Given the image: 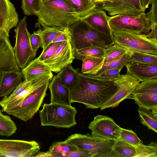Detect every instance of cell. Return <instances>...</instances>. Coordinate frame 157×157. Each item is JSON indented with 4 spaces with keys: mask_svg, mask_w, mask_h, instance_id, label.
Here are the masks:
<instances>
[{
    "mask_svg": "<svg viewBox=\"0 0 157 157\" xmlns=\"http://www.w3.org/2000/svg\"><path fill=\"white\" fill-rule=\"evenodd\" d=\"M113 81L100 80L80 73L70 91L71 103L84 104L86 108H100L117 91Z\"/></svg>",
    "mask_w": 157,
    "mask_h": 157,
    "instance_id": "1",
    "label": "cell"
},
{
    "mask_svg": "<svg viewBox=\"0 0 157 157\" xmlns=\"http://www.w3.org/2000/svg\"><path fill=\"white\" fill-rule=\"evenodd\" d=\"M38 23L44 26L69 28L81 19L68 0H45L41 1L40 10L36 15Z\"/></svg>",
    "mask_w": 157,
    "mask_h": 157,
    "instance_id": "2",
    "label": "cell"
},
{
    "mask_svg": "<svg viewBox=\"0 0 157 157\" xmlns=\"http://www.w3.org/2000/svg\"><path fill=\"white\" fill-rule=\"evenodd\" d=\"M69 29L72 51L91 47L105 49L115 43L111 36L96 30L83 19L78 21Z\"/></svg>",
    "mask_w": 157,
    "mask_h": 157,
    "instance_id": "3",
    "label": "cell"
},
{
    "mask_svg": "<svg viewBox=\"0 0 157 157\" xmlns=\"http://www.w3.org/2000/svg\"><path fill=\"white\" fill-rule=\"evenodd\" d=\"M75 107L57 103H44L39 112L41 125L69 128L76 125Z\"/></svg>",
    "mask_w": 157,
    "mask_h": 157,
    "instance_id": "4",
    "label": "cell"
},
{
    "mask_svg": "<svg viewBox=\"0 0 157 157\" xmlns=\"http://www.w3.org/2000/svg\"><path fill=\"white\" fill-rule=\"evenodd\" d=\"M114 42L128 51L157 56V42L147 38L145 34L110 29Z\"/></svg>",
    "mask_w": 157,
    "mask_h": 157,
    "instance_id": "5",
    "label": "cell"
},
{
    "mask_svg": "<svg viewBox=\"0 0 157 157\" xmlns=\"http://www.w3.org/2000/svg\"><path fill=\"white\" fill-rule=\"evenodd\" d=\"M80 150L91 153L92 157H110L115 141L98 137L89 134L75 133L65 141Z\"/></svg>",
    "mask_w": 157,
    "mask_h": 157,
    "instance_id": "6",
    "label": "cell"
},
{
    "mask_svg": "<svg viewBox=\"0 0 157 157\" xmlns=\"http://www.w3.org/2000/svg\"><path fill=\"white\" fill-rule=\"evenodd\" d=\"M14 31L16 43L13 47L14 53L17 66L20 69H22L33 59L36 54L30 45V33L27 28L26 16L18 22Z\"/></svg>",
    "mask_w": 157,
    "mask_h": 157,
    "instance_id": "7",
    "label": "cell"
},
{
    "mask_svg": "<svg viewBox=\"0 0 157 157\" xmlns=\"http://www.w3.org/2000/svg\"><path fill=\"white\" fill-rule=\"evenodd\" d=\"M50 83L40 87L28 95L21 103L5 112L24 121L31 119L41 105Z\"/></svg>",
    "mask_w": 157,
    "mask_h": 157,
    "instance_id": "8",
    "label": "cell"
},
{
    "mask_svg": "<svg viewBox=\"0 0 157 157\" xmlns=\"http://www.w3.org/2000/svg\"><path fill=\"white\" fill-rule=\"evenodd\" d=\"M111 29L120 30L146 35L151 29V24L144 13L137 16L117 15L108 17Z\"/></svg>",
    "mask_w": 157,
    "mask_h": 157,
    "instance_id": "9",
    "label": "cell"
},
{
    "mask_svg": "<svg viewBox=\"0 0 157 157\" xmlns=\"http://www.w3.org/2000/svg\"><path fill=\"white\" fill-rule=\"evenodd\" d=\"M40 149L35 141L0 139V157H36Z\"/></svg>",
    "mask_w": 157,
    "mask_h": 157,
    "instance_id": "10",
    "label": "cell"
},
{
    "mask_svg": "<svg viewBox=\"0 0 157 157\" xmlns=\"http://www.w3.org/2000/svg\"><path fill=\"white\" fill-rule=\"evenodd\" d=\"M117 90L116 92L100 108L101 110L118 106L124 100L131 99L132 95L140 82L136 77L127 73L120 75L113 81Z\"/></svg>",
    "mask_w": 157,
    "mask_h": 157,
    "instance_id": "11",
    "label": "cell"
},
{
    "mask_svg": "<svg viewBox=\"0 0 157 157\" xmlns=\"http://www.w3.org/2000/svg\"><path fill=\"white\" fill-rule=\"evenodd\" d=\"M91 135L105 139L115 141L119 139L121 128L109 117L98 115L89 124Z\"/></svg>",
    "mask_w": 157,
    "mask_h": 157,
    "instance_id": "12",
    "label": "cell"
},
{
    "mask_svg": "<svg viewBox=\"0 0 157 157\" xmlns=\"http://www.w3.org/2000/svg\"><path fill=\"white\" fill-rule=\"evenodd\" d=\"M109 15H126L137 16L145 13L140 0H107L100 6Z\"/></svg>",
    "mask_w": 157,
    "mask_h": 157,
    "instance_id": "13",
    "label": "cell"
},
{
    "mask_svg": "<svg viewBox=\"0 0 157 157\" xmlns=\"http://www.w3.org/2000/svg\"><path fill=\"white\" fill-rule=\"evenodd\" d=\"M75 59L71 40L64 41L51 57L43 62L48 66L52 72L58 73L64 67L71 64Z\"/></svg>",
    "mask_w": 157,
    "mask_h": 157,
    "instance_id": "14",
    "label": "cell"
},
{
    "mask_svg": "<svg viewBox=\"0 0 157 157\" xmlns=\"http://www.w3.org/2000/svg\"><path fill=\"white\" fill-rule=\"evenodd\" d=\"M9 36L5 31L0 30V71L21 72L17 66Z\"/></svg>",
    "mask_w": 157,
    "mask_h": 157,
    "instance_id": "15",
    "label": "cell"
},
{
    "mask_svg": "<svg viewBox=\"0 0 157 157\" xmlns=\"http://www.w3.org/2000/svg\"><path fill=\"white\" fill-rule=\"evenodd\" d=\"M18 22V15L13 4L10 0H0V30L9 35L10 30Z\"/></svg>",
    "mask_w": 157,
    "mask_h": 157,
    "instance_id": "16",
    "label": "cell"
},
{
    "mask_svg": "<svg viewBox=\"0 0 157 157\" xmlns=\"http://www.w3.org/2000/svg\"><path fill=\"white\" fill-rule=\"evenodd\" d=\"M53 75L52 72L43 75L33 80L32 84L18 95L10 101L0 103L2 111L7 110L21 103L29 94L48 82H50Z\"/></svg>",
    "mask_w": 157,
    "mask_h": 157,
    "instance_id": "17",
    "label": "cell"
},
{
    "mask_svg": "<svg viewBox=\"0 0 157 157\" xmlns=\"http://www.w3.org/2000/svg\"><path fill=\"white\" fill-rule=\"evenodd\" d=\"M108 17L105 10L100 6H97L89 15L83 20L96 30L106 35L111 36Z\"/></svg>",
    "mask_w": 157,
    "mask_h": 157,
    "instance_id": "18",
    "label": "cell"
},
{
    "mask_svg": "<svg viewBox=\"0 0 157 157\" xmlns=\"http://www.w3.org/2000/svg\"><path fill=\"white\" fill-rule=\"evenodd\" d=\"M21 72L2 71L0 77V98L10 95L22 82Z\"/></svg>",
    "mask_w": 157,
    "mask_h": 157,
    "instance_id": "19",
    "label": "cell"
},
{
    "mask_svg": "<svg viewBox=\"0 0 157 157\" xmlns=\"http://www.w3.org/2000/svg\"><path fill=\"white\" fill-rule=\"evenodd\" d=\"M51 94V103L71 105L70 90L54 76L48 86Z\"/></svg>",
    "mask_w": 157,
    "mask_h": 157,
    "instance_id": "20",
    "label": "cell"
},
{
    "mask_svg": "<svg viewBox=\"0 0 157 157\" xmlns=\"http://www.w3.org/2000/svg\"><path fill=\"white\" fill-rule=\"evenodd\" d=\"M125 66L127 72L140 82L157 78V66L128 62Z\"/></svg>",
    "mask_w": 157,
    "mask_h": 157,
    "instance_id": "21",
    "label": "cell"
},
{
    "mask_svg": "<svg viewBox=\"0 0 157 157\" xmlns=\"http://www.w3.org/2000/svg\"><path fill=\"white\" fill-rule=\"evenodd\" d=\"M24 81L30 82L45 74L52 72L48 66L37 58L31 61L25 68L21 69Z\"/></svg>",
    "mask_w": 157,
    "mask_h": 157,
    "instance_id": "22",
    "label": "cell"
},
{
    "mask_svg": "<svg viewBox=\"0 0 157 157\" xmlns=\"http://www.w3.org/2000/svg\"><path fill=\"white\" fill-rule=\"evenodd\" d=\"M36 26L38 27L39 29L35 32L39 34L40 36L43 48L42 51L44 50L58 36L62 33L65 28L59 27H50L42 25L37 23Z\"/></svg>",
    "mask_w": 157,
    "mask_h": 157,
    "instance_id": "23",
    "label": "cell"
},
{
    "mask_svg": "<svg viewBox=\"0 0 157 157\" xmlns=\"http://www.w3.org/2000/svg\"><path fill=\"white\" fill-rule=\"evenodd\" d=\"M80 73L71 64L62 68L56 75L61 83L70 91L74 87Z\"/></svg>",
    "mask_w": 157,
    "mask_h": 157,
    "instance_id": "24",
    "label": "cell"
},
{
    "mask_svg": "<svg viewBox=\"0 0 157 157\" xmlns=\"http://www.w3.org/2000/svg\"><path fill=\"white\" fill-rule=\"evenodd\" d=\"M140 123L155 132H157V108L147 109L141 107L138 109Z\"/></svg>",
    "mask_w": 157,
    "mask_h": 157,
    "instance_id": "25",
    "label": "cell"
},
{
    "mask_svg": "<svg viewBox=\"0 0 157 157\" xmlns=\"http://www.w3.org/2000/svg\"><path fill=\"white\" fill-rule=\"evenodd\" d=\"M136 147L118 139L115 141L110 157H135Z\"/></svg>",
    "mask_w": 157,
    "mask_h": 157,
    "instance_id": "26",
    "label": "cell"
},
{
    "mask_svg": "<svg viewBox=\"0 0 157 157\" xmlns=\"http://www.w3.org/2000/svg\"><path fill=\"white\" fill-rule=\"evenodd\" d=\"M105 57H86L82 60V63L81 72L84 74L93 75L97 74L103 67Z\"/></svg>",
    "mask_w": 157,
    "mask_h": 157,
    "instance_id": "27",
    "label": "cell"
},
{
    "mask_svg": "<svg viewBox=\"0 0 157 157\" xmlns=\"http://www.w3.org/2000/svg\"><path fill=\"white\" fill-rule=\"evenodd\" d=\"M74 6L78 17L83 19L89 15L97 6L91 0H68Z\"/></svg>",
    "mask_w": 157,
    "mask_h": 157,
    "instance_id": "28",
    "label": "cell"
},
{
    "mask_svg": "<svg viewBox=\"0 0 157 157\" xmlns=\"http://www.w3.org/2000/svg\"><path fill=\"white\" fill-rule=\"evenodd\" d=\"M17 128L10 117L4 114L0 110V135L10 136L14 134Z\"/></svg>",
    "mask_w": 157,
    "mask_h": 157,
    "instance_id": "29",
    "label": "cell"
},
{
    "mask_svg": "<svg viewBox=\"0 0 157 157\" xmlns=\"http://www.w3.org/2000/svg\"><path fill=\"white\" fill-rule=\"evenodd\" d=\"M130 51L128 62L157 66V56L135 51Z\"/></svg>",
    "mask_w": 157,
    "mask_h": 157,
    "instance_id": "30",
    "label": "cell"
},
{
    "mask_svg": "<svg viewBox=\"0 0 157 157\" xmlns=\"http://www.w3.org/2000/svg\"><path fill=\"white\" fill-rule=\"evenodd\" d=\"M72 51L75 59L81 60L86 57H104L105 54V49L97 47L86 48Z\"/></svg>",
    "mask_w": 157,
    "mask_h": 157,
    "instance_id": "31",
    "label": "cell"
},
{
    "mask_svg": "<svg viewBox=\"0 0 157 157\" xmlns=\"http://www.w3.org/2000/svg\"><path fill=\"white\" fill-rule=\"evenodd\" d=\"M79 150L75 146L68 144L65 141L54 142L50 146L48 151L51 157L56 154L69 152Z\"/></svg>",
    "mask_w": 157,
    "mask_h": 157,
    "instance_id": "32",
    "label": "cell"
},
{
    "mask_svg": "<svg viewBox=\"0 0 157 157\" xmlns=\"http://www.w3.org/2000/svg\"><path fill=\"white\" fill-rule=\"evenodd\" d=\"M129 52V51L115 43L105 49L104 63L117 59Z\"/></svg>",
    "mask_w": 157,
    "mask_h": 157,
    "instance_id": "33",
    "label": "cell"
},
{
    "mask_svg": "<svg viewBox=\"0 0 157 157\" xmlns=\"http://www.w3.org/2000/svg\"><path fill=\"white\" fill-rule=\"evenodd\" d=\"M136 155L135 157H157V144L151 142L147 145L143 144L136 147Z\"/></svg>",
    "mask_w": 157,
    "mask_h": 157,
    "instance_id": "34",
    "label": "cell"
},
{
    "mask_svg": "<svg viewBox=\"0 0 157 157\" xmlns=\"http://www.w3.org/2000/svg\"><path fill=\"white\" fill-rule=\"evenodd\" d=\"M129 52L121 57L111 61L104 63L101 69L98 72L113 69L121 70L128 62L130 58Z\"/></svg>",
    "mask_w": 157,
    "mask_h": 157,
    "instance_id": "35",
    "label": "cell"
},
{
    "mask_svg": "<svg viewBox=\"0 0 157 157\" xmlns=\"http://www.w3.org/2000/svg\"><path fill=\"white\" fill-rule=\"evenodd\" d=\"M144 92L157 95V78L142 81L136 88L133 93Z\"/></svg>",
    "mask_w": 157,
    "mask_h": 157,
    "instance_id": "36",
    "label": "cell"
},
{
    "mask_svg": "<svg viewBox=\"0 0 157 157\" xmlns=\"http://www.w3.org/2000/svg\"><path fill=\"white\" fill-rule=\"evenodd\" d=\"M41 6V0H22L21 8L24 14L27 16L36 15Z\"/></svg>",
    "mask_w": 157,
    "mask_h": 157,
    "instance_id": "37",
    "label": "cell"
},
{
    "mask_svg": "<svg viewBox=\"0 0 157 157\" xmlns=\"http://www.w3.org/2000/svg\"><path fill=\"white\" fill-rule=\"evenodd\" d=\"M119 139L135 147L143 144L136 134L133 131L122 128Z\"/></svg>",
    "mask_w": 157,
    "mask_h": 157,
    "instance_id": "38",
    "label": "cell"
},
{
    "mask_svg": "<svg viewBox=\"0 0 157 157\" xmlns=\"http://www.w3.org/2000/svg\"><path fill=\"white\" fill-rule=\"evenodd\" d=\"M121 71L118 69H110L91 75L93 78L100 80L113 81L119 77Z\"/></svg>",
    "mask_w": 157,
    "mask_h": 157,
    "instance_id": "39",
    "label": "cell"
},
{
    "mask_svg": "<svg viewBox=\"0 0 157 157\" xmlns=\"http://www.w3.org/2000/svg\"><path fill=\"white\" fill-rule=\"evenodd\" d=\"M63 41L51 43L44 51H42L40 56L37 58L40 61H43L51 57L58 47L63 43Z\"/></svg>",
    "mask_w": 157,
    "mask_h": 157,
    "instance_id": "40",
    "label": "cell"
},
{
    "mask_svg": "<svg viewBox=\"0 0 157 157\" xmlns=\"http://www.w3.org/2000/svg\"><path fill=\"white\" fill-rule=\"evenodd\" d=\"M53 157H92L91 153L85 150H79L69 152L62 153L55 155Z\"/></svg>",
    "mask_w": 157,
    "mask_h": 157,
    "instance_id": "41",
    "label": "cell"
},
{
    "mask_svg": "<svg viewBox=\"0 0 157 157\" xmlns=\"http://www.w3.org/2000/svg\"><path fill=\"white\" fill-rule=\"evenodd\" d=\"M151 4L150 10L145 14L151 25L157 22V0H152Z\"/></svg>",
    "mask_w": 157,
    "mask_h": 157,
    "instance_id": "42",
    "label": "cell"
},
{
    "mask_svg": "<svg viewBox=\"0 0 157 157\" xmlns=\"http://www.w3.org/2000/svg\"><path fill=\"white\" fill-rule=\"evenodd\" d=\"M29 40L32 50L36 52L38 48L42 46V41L40 36L34 32L33 33L30 34Z\"/></svg>",
    "mask_w": 157,
    "mask_h": 157,
    "instance_id": "43",
    "label": "cell"
},
{
    "mask_svg": "<svg viewBox=\"0 0 157 157\" xmlns=\"http://www.w3.org/2000/svg\"><path fill=\"white\" fill-rule=\"evenodd\" d=\"M71 40V34L69 28H66L61 34L57 36L52 43Z\"/></svg>",
    "mask_w": 157,
    "mask_h": 157,
    "instance_id": "44",
    "label": "cell"
},
{
    "mask_svg": "<svg viewBox=\"0 0 157 157\" xmlns=\"http://www.w3.org/2000/svg\"><path fill=\"white\" fill-rule=\"evenodd\" d=\"M146 37L157 42V23L151 25V29L150 32L146 35Z\"/></svg>",
    "mask_w": 157,
    "mask_h": 157,
    "instance_id": "45",
    "label": "cell"
},
{
    "mask_svg": "<svg viewBox=\"0 0 157 157\" xmlns=\"http://www.w3.org/2000/svg\"><path fill=\"white\" fill-rule=\"evenodd\" d=\"M152 0H140L141 5L143 10L145 11L148 8L149 6L151 4Z\"/></svg>",
    "mask_w": 157,
    "mask_h": 157,
    "instance_id": "46",
    "label": "cell"
},
{
    "mask_svg": "<svg viewBox=\"0 0 157 157\" xmlns=\"http://www.w3.org/2000/svg\"><path fill=\"white\" fill-rule=\"evenodd\" d=\"M36 157H51V155L49 153L48 151L46 152H39Z\"/></svg>",
    "mask_w": 157,
    "mask_h": 157,
    "instance_id": "47",
    "label": "cell"
},
{
    "mask_svg": "<svg viewBox=\"0 0 157 157\" xmlns=\"http://www.w3.org/2000/svg\"><path fill=\"white\" fill-rule=\"evenodd\" d=\"M97 6H100L104 3L107 0H91Z\"/></svg>",
    "mask_w": 157,
    "mask_h": 157,
    "instance_id": "48",
    "label": "cell"
},
{
    "mask_svg": "<svg viewBox=\"0 0 157 157\" xmlns=\"http://www.w3.org/2000/svg\"><path fill=\"white\" fill-rule=\"evenodd\" d=\"M1 72L0 71V76H1Z\"/></svg>",
    "mask_w": 157,
    "mask_h": 157,
    "instance_id": "49",
    "label": "cell"
},
{
    "mask_svg": "<svg viewBox=\"0 0 157 157\" xmlns=\"http://www.w3.org/2000/svg\"><path fill=\"white\" fill-rule=\"evenodd\" d=\"M41 1H44L45 0H41Z\"/></svg>",
    "mask_w": 157,
    "mask_h": 157,
    "instance_id": "50",
    "label": "cell"
}]
</instances>
